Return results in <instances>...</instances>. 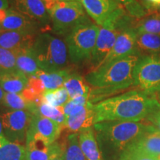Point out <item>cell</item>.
I'll use <instances>...</instances> for the list:
<instances>
[{"label":"cell","instance_id":"obj_1","mask_svg":"<svg viewBox=\"0 0 160 160\" xmlns=\"http://www.w3.org/2000/svg\"><path fill=\"white\" fill-rule=\"evenodd\" d=\"M94 124L108 121H131L149 119L160 111L154 93L131 90L108 98L93 105Z\"/></svg>","mask_w":160,"mask_h":160},{"label":"cell","instance_id":"obj_2","mask_svg":"<svg viewBox=\"0 0 160 160\" xmlns=\"http://www.w3.org/2000/svg\"><path fill=\"white\" fill-rule=\"evenodd\" d=\"M140 55L128 56L90 71L85 79L95 94L111 93L133 85V70Z\"/></svg>","mask_w":160,"mask_h":160},{"label":"cell","instance_id":"obj_3","mask_svg":"<svg viewBox=\"0 0 160 160\" xmlns=\"http://www.w3.org/2000/svg\"><path fill=\"white\" fill-rule=\"evenodd\" d=\"M154 129L152 125L131 121H108L94 124L98 138L118 151H125L146 132Z\"/></svg>","mask_w":160,"mask_h":160},{"label":"cell","instance_id":"obj_4","mask_svg":"<svg viewBox=\"0 0 160 160\" xmlns=\"http://www.w3.org/2000/svg\"><path fill=\"white\" fill-rule=\"evenodd\" d=\"M31 48L41 71H62L68 65V52L65 41L48 32H41L36 37Z\"/></svg>","mask_w":160,"mask_h":160},{"label":"cell","instance_id":"obj_5","mask_svg":"<svg viewBox=\"0 0 160 160\" xmlns=\"http://www.w3.org/2000/svg\"><path fill=\"white\" fill-rule=\"evenodd\" d=\"M87 14L99 27H113L119 31L134 27V19L116 0H81Z\"/></svg>","mask_w":160,"mask_h":160},{"label":"cell","instance_id":"obj_6","mask_svg":"<svg viewBox=\"0 0 160 160\" xmlns=\"http://www.w3.org/2000/svg\"><path fill=\"white\" fill-rule=\"evenodd\" d=\"M99 31V26L88 20L77 25L66 36L65 42L72 63L90 62Z\"/></svg>","mask_w":160,"mask_h":160},{"label":"cell","instance_id":"obj_7","mask_svg":"<svg viewBox=\"0 0 160 160\" xmlns=\"http://www.w3.org/2000/svg\"><path fill=\"white\" fill-rule=\"evenodd\" d=\"M85 13L80 2H58L48 11L52 31L65 37L77 25L90 20Z\"/></svg>","mask_w":160,"mask_h":160},{"label":"cell","instance_id":"obj_8","mask_svg":"<svg viewBox=\"0 0 160 160\" xmlns=\"http://www.w3.org/2000/svg\"><path fill=\"white\" fill-rule=\"evenodd\" d=\"M133 86L148 93L160 92V55H141L133 70Z\"/></svg>","mask_w":160,"mask_h":160},{"label":"cell","instance_id":"obj_9","mask_svg":"<svg viewBox=\"0 0 160 160\" xmlns=\"http://www.w3.org/2000/svg\"><path fill=\"white\" fill-rule=\"evenodd\" d=\"M33 113L30 111H10L0 115L4 136L11 142L25 140Z\"/></svg>","mask_w":160,"mask_h":160},{"label":"cell","instance_id":"obj_10","mask_svg":"<svg viewBox=\"0 0 160 160\" xmlns=\"http://www.w3.org/2000/svg\"><path fill=\"white\" fill-rule=\"evenodd\" d=\"M11 8L39 24L42 33L52 31L51 19L42 0H8Z\"/></svg>","mask_w":160,"mask_h":160},{"label":"cell","instance_id":"obj_11","mask_svg":"<svg viewBox=\"0 0 160 160\" xmlns=\"http://www.w3.org/2000/svg\"><path fill=\"white\" fill-rule=\"evenodd\" d=\"M137 32L135 27H129L120 31L113 48L104 59L102 65L128 56L140 55L137 46Z\"/></svg>","mask_w":160,"mask_h":160},{"label":"cell","instance_id":"obj_12","mask_svg":"<svg viewBox=\"0 0 160 160\" xmlns=\"http://www.w3.org/2000/svg\"><path fill=\"white\" fill-rule=\"evenodd\" d=\"M119 30L113 27H99L90 64L91 70L99 68L114 45Z\"/></svg>","mask_w":160,"mask_h":160},{"label":"cell","instance_id":"obj_13","mask_svg":"<svg viewBox=\"0 0 160 160\" xmlns=\"http://www.w3.org/2000/svg\"><path fill=\"white\" fill-rule=\"evenodd\" d=\"M62 126L39 113H33L28 129L27 137H38L53 144L59 137Z\"/></svg>","mask_w":160,"mask_h":160},{"label":"cell","instance_id":"obj_14","mask_svg":"<svg viewBox=\"0 0 160 160\" xmlns=\"http://www.w3.org/2000/svg\"><path fill=\"white\" fill-rule=\"evenodd\" d=\"M0 31H13L38 35L41 28L37 22L13 8L6 10L5 17L0 23Z\"/></svg>","mask_w":160,"mask_h":160},{"label":"cell","instance_id":"obj_15","mask_svg":"<svg viewBox=\"0 0 160 160\" xmlns=\"http://www.w3.org/2000/svg\"><path fill=\"white\" fill-rule=\"evenodd\" d=\"M94 124L93 105L91 102L85 105H79L66 119L65 127L71 131H80L91 128Z\"/></svg>","mask_w":160,"mask_h":160},{"label":"cell","instance_id":"obj_16","mask_svg":"<svg viewBox=\"0 0 160 160\" xmlns=\"http://www.w3.org/2000/svg\"><path fill=\"white\" fill-rule=\"evenodd\" d=\"M37 36L20 31H0V47L15 53L32 48Z\"/></svg>","mask_w":160,"mask_h":160},{"label":"cell","instance_id":"obj_17","mask_svg":"<svg viewBox=\"0 0 160 160\" xmlns=\"http://www.w3.org/2000/svg\"><path fill=\"white\" fill-rule=\"evenodd\" d=\"M129 148L160 159V132L155 128L146 132Z\"/></svg>","mask_w":160,"mask_h":160},{"label":"cell","instance_id":"obj_18","mask_svg":"<svg viewBox=\"0 0 160 160\" xmlns=\"http://www.w3.org/2000/svg\"><path fill=\"white\" fill-rule=\"evenodd\" d=\"M28 82V77L19 71H5L0 75V86L5 93H22Z\"/></svg>","mask_w":160,"mask_h":160},{"label":"cell","instance_id":"obj_19","mask_svg":"<svg viewBox=\"0 0 160 160\" xmlns=\"http://www.w3.org/2000/svg\"><path fill=\"white\" fill-rule=\"evenodd\" d=\"M79 143L87 160H102L91 127L79 132Z\"/></svg>","mask_w":160,"mask_h":160},{"label":"cell","instance_id":"obj_20","mask_svg":"<svg viewBox=\"0 0 160 160\" xmlns=\"http://www.w3.org/2000/svg\"><path fill=\"white\" fill-rule=\"evenodd\" d=\"M63 87L66 89L71 99L78 97H90L91 94V88L85 81V77H82L76 72L70 73Z\"/></svg>","mask_w":160,"mask_h":160},{"label":"cell","instance_id":"obj_21","mask_svg":"<svg viewBox=\"0 0 160 160\" xmlns=\"http://www.w3.org/2000/svg\"><path fill=\"white\" fill-rule=\"evenodd\" d=\"M17 70L28 77L35 76L40 71L33 56L32 48H26L15 53Z\"/></svg>","mask_w":160,"mask_h":160},{"label":"cell","instance_id":"obj_22","mask_svg":"<svg viewBox=\"0 0 160 160\" xmlns=\"http://www.w3.org/2000/svg\"><path fill=\"white\" fill-rule=\"evenodd\" d=\"M70 73L68 69L53 72H45L40 70L35 76L43 83L45 91H53L63 87Z\"/></svg>","mask_w":160,"mask_h":160},{"label":"cell","instance_id":"obj_23","mask_svg":"<svg viewBox=\"0 0 160 160\" xmlns=\"http://www.w3.org/2000/svg\"><path fill=\"white\" fill-rule=\"evenodd\" d=\"M138 51L148 55H160V36L147 33H137Z\"/></svg>","mask_w":160,"mask_h":160},{"label":"cell","instance_id":"obj_24","mask_svg":"<svg viewBox=\"0 0 160 160\" xmlns=\"http://www.w3.org/2000/svg\"><path fill=\"white\" fill-rule=\"evenodd\" d=\"M0 160H28L26 147L7 140L0 146Z\"/></svg>","mask_w":160,"mask_h":160},{"label":"cell","instance_id":"obj_25","mask_svg":"<svg viewBox=\"0 0 160 160\" xmlns=\"http://www.w3.org/2000/svg\"><path fill=\"white\" fill-rule=\"evenodd\" d=\"M3 106L11 111H35L36 104L30 102L23 97L22 93H5L3 99Z\"/></svg>","mask_w":160,"mask_h":160},{"label":"cell","instance_id":"obj_26","mask_svg":"<svg viewBox=\"0 0 160 160\" xmlns=\"http://www.w3.org/2000/svg\"><path fill=\"white\" fill-rule=\"evenodd\" d=\"M45 91V88L41 80L36 76H33L28 77L27 87L24 90L22 94L30 102L39 105L42 102V98Z\"/></svg>","mask_w":160,"mask_h":160},{"label":"cell","instance_id":"obj_27","mask_svg":"<svg viewBox=\"0 0 160 160\" xmlns=\"http://www.w3.org/2000/svg\"><path fill=\"white\" fill-rule=\"evenodd\" d=\"M137 33H147L160 36V13H152L136 23Z\"/></svg>","mask_w":160,"mask_h":160},{"label":"cell","instance_id":"obj_28","mask_svg":"<svg viewBox=\"0 0 160 160\" xmlns=\"http://www.w3.org/2000/svg\"><path fill=\"white\" fill-rule=\"evenodd\" d=\"M35 113L53 120L62 127H65L67 117L64 113L62 107H53V106L42 102L39 105H36V111L33 113Z\"/></svg>","mask_w":160,"mask_h":160},{"label":"cell","instance_id":"obj_29","mask_svg":"<svg viewBox=\"0 0 160 160\" xmlns=\"http://www.w3.org/2000/svg\"><path fill=\"white\" fill-rule=\"evenodd\" d=\"M70 99L67 91L62 87L53 91H45L42 95V102L53 107H63Z\"/></svg>","mask_w":160,"mask_h":160},{"label":"cell","instance_id":"obj_30","mask_svg":"<svg viewBox=\"0 0 160 160\" xmlns=\"http://www.w3.org/2000/svg\"><path fill=\"white\" fill-rule=\"evenodd\" d=\"M64 160H87L79 146V133H73L68 138Z\"/></svg>","mask_w":160,"mask_h":160},{"label":"cell","instance_id":"obj_31","mask_svg":"<svg viewBox=\"0 0 160 160\" xmlns=\"http://www.w3.org/2000/svg\"><path fill=\"white\" fill-rule=\"evenodd\" d=\"M122 5L127 13L136 19H141L148 15L145 8L137 0H116Z\"/></svg>","mask_w":160,"mask_h":160},{"label":"cell","instance_id":"obj_32","mask_svg":"<svg viewBox=\"0 0 160 160\" xmlns=\"http://www.w3.org/2000/svg\"><path fill=\"white\" fill-rule=\"evenodd\" d=\"M0 67L5 71H18L16 54L13 51L0 47Z\"/></svg>","mask_w":160,"mask_h":160},{"label":"cell","instance_id":"obj_33","mask_svg":"<svg viewBox=\"0 0 160 160\" xmlns=\"http://www.w3.org/2000/svg\"><path fill=\"white\" fill-rule=\"evenodd\" d=\"M121 160H159L157 158L152 156L148 155L146 153H142L137 150L128 148L123 151Z\"/></svg>","mask_w":160,"mask_h":160},{"label":"cell","instance_id":"obj_34","mask_svg":"<svg viewBox=\"0 0 160 160\" xmlns=\"http://www.w3.org/2000/svg\"><path fill=\"white\" fill-rule=\"evenodd\" d=\"M159 3L160 0H143V7L145 10L147 9L152 11V13H154Z\"/></svg>","mask_w":160,"mask_h":160},{"label":"cell","instance_id":"obj_35","mask_svg":"<svg viewBox=\"0 0 160 160\" xmlns=\"http://www.w3.org/2000/svg\"><path fill=\"white\" fill-rule=\"evenodd\" d=\"M151 122L153 124V127L157 130V131L160 132V111L156 113L154 115L152 116L151 117L149 118Z\"/></svg>","mask_w":160,"mask_h":160},{"label":"cell","instance_id":"obj_36","mask_svg":"<svg viewBox=\"0 0 160 160\" xmlns=\"http://www.w3.org/2000/svg\"><path fill=\"white\" fill-rule=\"evenodd\" d=\"M42 1L43 2L45 3L46 8H47L48 11L56 3L58 2L57 0H42Z\"/></svg>","mask_w":160,"mask_h":160},{"label":"cell","instance_id":"obj_37","mask_svg":"<svg viewBox=\"0 0 160 160\" xmlns=\"http://www.w3.org/2000/svg\"><path fill=\"white\" fill-rule=\"evenodd\" d=\"M9 8L8 0H0V11Z\"/></svg>","mask_w":160,"mask_h":160},{"label":"cell","instance_id":"obj_38","mask_svg":"<svg viewBox=\"0 0 160 160\" xmlns=\"http://www.w3.org/2000/svg\"><path fill=\"white\" fill-rule=\"evenodd\" d=\"M64 155H65V152L62 151L56 155L54 157H53L51 160H64Z\"/></svg>","mask_w":160,"mask_h":160},{"label":"cell","instance_id":"obj_39","mask_svg":"<svg viewBox=\"0 0 160 160\" xmlns=\"http://www.w3.org/2000/svg\"><path fill=\"white\" fill-rule=\"evenodd\" d=\"M4 95H5V92H4L2 88H1V86H0V106L3 105Z\"/></svg>","mask_w":160,"mask_h":160},{"label":"cell","instance_id":"obj_40","mask_svg":"<svg viewBox=\"0 0 160 160\" xmlns=\"http://www.w3.org/2000/svg\"><path fill=\"white\" fill-rule=\"evenodd\" d=\"M0 137H5V136H4L3 127H2V122L1 117H0Z\"/></svg>","mask_w":160,"mask_h":160},{"label":"cell","instance_id":"obj_41","mask_svg":"<svg viewBox=\"0 0 160 160\" xmlns=\"http://www.w3.org/2000/svg\"><path fill=\"white\" fill-rule=\"evenodd\" d=\"M58 2H63V1H77V2H80L81 0H57Z\"/></svg>","mask_w":160,"mask_h":160},{"label":"cell","instance_id":"obj_42","mask_svg":"<svg viewBox=\"0 0 160 160\" xmlns=\"http://www.w3.org/2000/svg\"><path fill=\"white\" fill-rule=\"evenodd\" d=\"M4 72H5V71H4V70L1 67H0V75H2V73H4Z\"/></svg>","mask_w":160,"mask_h":160},{"label":"cell","instance_id":"obj_43","mask_svg":"<svg viewBox=\"0 0 160 160\" xmlns=\"http://www.w3.org/2000/svg\"><path fill=\"white\" fill-rule=\"evenodd\" d=\"M156 11H159V13H160V3H159V5L157 6V9H156Z\"/></svg>","mask_w":160,"mask_h":160},{"label":"cell","instance_id":"obj_44","mask_svg":"<svg viewBox=\"0 0 160 160\" xmlns=\"http://www.w3.org/2000/svg\"><path fill=\"white\" fill-rule=\"evenodd\" d=\"M159 101H160V92H159Z\"/></svg>","mask_w":160,"mask_h":160}]
</instances>
